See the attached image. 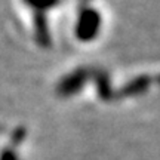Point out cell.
I'll use <instances>...</instances> for the list:
<instances>
[{
    "label": "cell",
    "mask_w": 160,
    "mask_h": 160,
    "mask_svg": "<svg viewBox=\"0 0 160 160\" xmlns=\"http://www.w3.org/2000/svg\"><path fill=\"white\" fill-rule=\"evenodd\" d=\"M0 160H18V159H17V156H15L13 151L5 150V151L2 153V156H0Z\"/></svg>",
    "instance_id": "cell-1"
}]
</instances>
